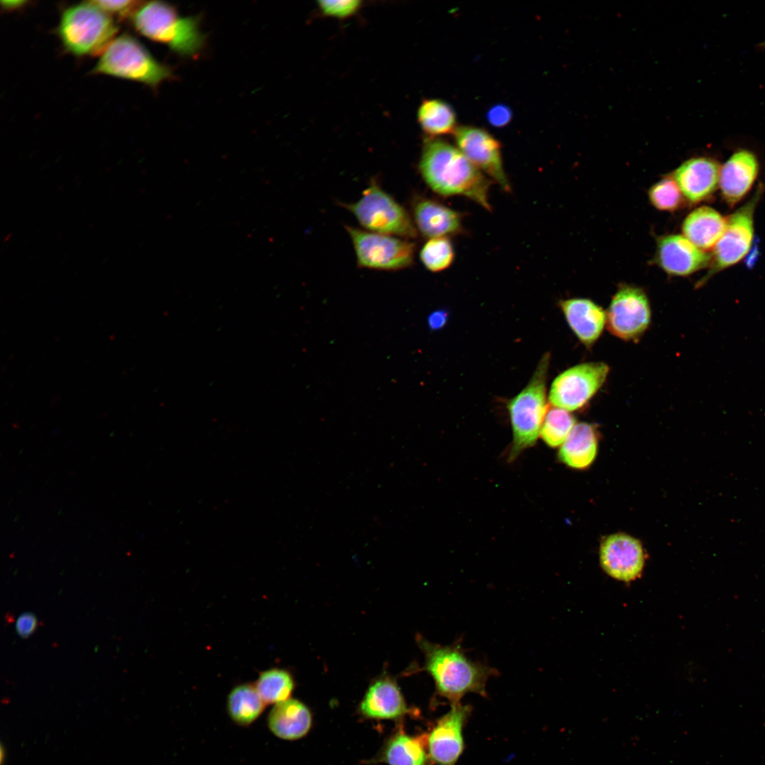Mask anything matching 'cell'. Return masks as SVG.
I'll return each instance as SVG.
<instances>
[{
  "mask_svg": "<svg viewBox=\"0 0 765 765\" xmlns=\"http://www.w3.org/2000/svg\"><path fill=\"white\" fill-rule=\"evenodd\" d=\"M130 19L137 33L181 57L197 56L205 45L200 18L183 16L168 3L141 1Z\"/></svg>",
  "mask_w": 765,
  "mask_h": 765,
  "instance_id": "3",
  "label": "cell"
},
{
  "mask_svg": "<svg viewBox=\"0 0 765 765\" xmlns=\"http://www.w3.org/2000/svg\"><path fill=\"white\" fill-rule=\"evenodd\" d=\"M416 640L424 654L423 669L433 679L438 695L451 705L470 693L487 696V681L498 674L497 669L470 659L458 640L449 645L431 642L421 635Z\"/></svg>",
  "mask_w": 765,
  "mask_h": 765,
  "instance_id": "2",
  "label": "cell"
},
{
  "mask_svg": "<svg viewBox=\"0 0 765 765\" xmlns=\"http://www.w3.org/2000/svg\"><path fill=\"white\" fill-rule=\"evenodd\" d=\"M426 737H411L399 732L391 737L383 748L380 760L389 765H426Z\"/></svg>",
  "mask_w": 765,
  "mask_h": 765,
  "instance_id": "25",
  "label": "cell"
},
{
  "mask_svg": "<svg viewBox=\"0 0 765 765\" xmlns=\"http://www.w3.org/2000/svg\"><path fill=\"white\" fill-rule=\"evenodd\" d=\"M550 358L548 353L544 354L527 385L508 402L513 431L511 460L533 446L540 434L548 412L546 382Z\"/></svg>",
  "mask_w": 765,
  "mask_h": 765,
  "instance_id": "6",
  "label": "cell"
},
{
  "mask_svg": "<svg viewBox=\"0 0 765 765\" xmlns=\"http://www.w3.org/2000/svg\"><path fill=\"white\" fill-rule=\"evenodd\" d=\"M575 424L569 411L553 407L547 412L540 435L547 445L557 447L565 441Z\"/></svg>",
  "mask_w": 765,
  "mask_h": 765,
  "instance_id": "29",
  "label": "cell"
},
{
  "mask_svg": "<svg viewBox=\"0 0 765 765\" xmlns=\"http://www.w3.org/2000/svg\"><path fill=\"white\" fill-rule=\"evenodd\" d=\"M712 256L684 236L666 235L659 239L656 252L658 265L667 273L684 276L707 266Z\"/></svg>",
  "mask_w": 765,
  "mask_h": 765,
  "instance_id": "15",
  "label": "cell"
},
{
  "mask_svg": "<svg viewBox=\"0 0 765 765\" xmlns=\"http://www.w3.org/2000/svg\"><path fill=\"white\" fill-rule=\"evenodd\" d=\"M416 117L426 137L437 138L454 133L458 128L453 108L441 99H424L418 108Z\"/></svg>",
  "mask_w": 765,
  "mask_h": 765,
  "instance_id": "26",
  "label": "cell"
},
{
  "mask_svg": "<svg viewBox=\"0 0 765 765\" xmlns=\"http://www.w3.org/2000/svg\"><path fill=\"white\" fill-rule=\"evenodd\" d=\"M511 118L510 108L504 105L492 107L487 113L488 121L494 126L502 127L507 125Z\"/></svg>",
  "mask_w": 765,
  "mask_h": 765,
  "instance_id": "34",
  "label": "cell"
},
{
  "mask_svg": "<svg viewBox=\"0 0 765 765\" xmlns=\"http://www.w3.org/2000/svg\"><path fill=\"white\" fill-rule=\"evenodd\" d=\"M454 139L456 147L480 171L506 193L511 186L505 172L500 142L487 130L475 126L458 127Z\"/></svg>",
  "mask_w": 765,
  "mask_h": 765,
  "instance_id": "11",
  "label": "cell"
},
{
  "mask_svg": "<svg viewBox=\"0 0 765 765\" xmlns=\"http://www.w3.org/2000/svg\"><path fill=\"white\" fill-rule=\"evenodd\" d=\"M346 229L351 239L358 266L398 271L413 264L415 244L409 239L351 226H346Z\"/></svg>",
  "mask_w": 765,
  "mask_h": 765,
  "instance_id": "8",
  "label": "cell"
},
{
  "mask_svg": "<svg viewBox=\"0 0 765 765\" xmlns=\"http://www.w3.org/2000/svg\"><path fill=\"white\" fill-rule=\"evenodd\" d=\"M727 219L715 209L701 206L693 210L682 225L684 236L700 249L714 247L722 237Z\"/></svg>",
  "mask_w": 765,
  "mask_h": 765,
  "instance_id": "22",
  "label": "cell"
},
{
  "mask_svg": "<svg viewBox=\"0 0 765 765\" xmlns=\"http://www.w3.org/2000/svg\"><path fill=\"white\" fill-rule=\"evenodd\" d=\"M682 193L672 176H667L650 188L648 196L652 205L662 211H674L682 204Z\"/></svg>",
  "mask_w": 765,
  "mask_h": 765,
  "instance_id": "30",
  "label": "cell"
},
{
  "mask_svg": "<svg viewBox=\"0 0 765 765\" xmlns=\"http://www.w3.org/2000/svg\"><path fill=\"white\" fill-rule=\"evenodd\" d=\"M720 167L713 159L704 157L691 158L682 163L672 174L683 196L691 203L708 198L719 183Z\"/></svg>",
  "mask_w": 765,
  "mask_h": 765,
  "instance_id": "17",
  "label": "cell"
},
{
  "mask_svg": "<svg viewBox=\"0 0 765 765\" xmlns=\"http://www.w3.org/2000/svg\"><path fill=\"white\" fill-rule=\"evenodd\" d=\"M761 46L765 48V41L761 42Z\"/></svg>",
  "mask_w": 765,
  "mask_h": 765,
  "instance_id": "37",
  "label": "cell"
},
{
  "mask_svg": "<svg viewBox=\"0 0 765 765\" xmlns=\"http://www.w3.org/2000/svg\"><path fill=\"white\" fill-rule=\"evenodd\" d=\"M598 448L594 427L588 423L576 424L559 451L560 459L568 466L584 469L594 461Z\"/></svg>",
  "mask_w": 765,
  "mask_h": 765,
  "instance_id": "23",
  "label": "cell"
},
{
  "mask_svg": "<svg viewBox=\"0 0 765 765\" xmlns=\"http://www.w3.org/2000/svg\"><path fill=\"white\" fill-rule=\"evenodd\" d=\"M652 317L649 299L640 288L623 284L613 295L606 312V326L611 334L623 341L639 339Z\"/></svg>",
  "mask_w": 765,
  "mask_h": 765,
  "instance_id": "10",
  "label": "cell"
},
{
  "mask_svg": "<svg viewBox=\"0 0 765 765\" xmlns=\"http://www.w3.org/2000/svg\"><path fill=\"white\" fill-rule=\"evenodd\" d=\"M754 154L747 149L735 152L720 168L719 184L722 194L730 205L740 201L750 190L758 174Z\"/></svg>",
  "mask_w": 765,
  "mask_h": 765,
  "instance_id": "19",
  "label": "cell"
},
{
  "mask_svg": "<svg viewBox=\"0 0 765 765\" xmlns=\"http://www.w3.org/2000/svg\"><path fill=\"white\" fill-rule=\"evenodd\" d=\"M118 30L113 18L89 1L62 11L57 35L65 51L85 57L100 55L117 36Z\"/></svg>",
  "mask_w": 765,
  "mask_h": 765,
  "instance_id": "5",
  "label": "cell"
},
{
  "mask_svg": "<svg viewBox=\"0 0 765 765\" xmlns=\"http://www.w3.org/2000/svg\"><path fill=\"white\" fill-rule=\"evenodd\" d=\"M367 231L403 239H414L418 232L408 212L375 181L356 202L344 203Z\"/></svg>",
  "mask_w": 765,
  "mask_h": 765,
  "instance_id": "7",
  "label": "cell"
},
{
  "mask_svg": "<svg viewBox=\"0 0 765 765\" xmlns=\"http://www.w3.org/2000/svg\"><path fill=\"white\" fill-rule=\"evenodd\" d=\"M455 256L453 244L448 237L427 239L419 253L423 265L434 273L443 271L450 267L454 261Z\"/></svg>",
  "mask_w": 765,
  "mask_h": 765,
  "instance_id": "28",
  "label": "cell"
},
{
  "mask_svg": "<svg viewBox=\"0 0 765 765\" xmlns=\"http://www.w3.org/2000/svg\"><path fill=\"white\" fill-rule=\"evenodd\" d=\"M448 319V313L443 310H437L430 314L428 318V324L431 329H438L443 327Z\"/></svg>",
  "mask_w": 765,
  "mask_h": 765,
  "instance_id": "35",
  "label": "cell"
},
{
  "mask_svg": "<svg viewBox=\"0 0 765 765\" xmlns=\"http://www.w3.org/2000/svg\"><path fill=\"white\" fill-rule=\"evenodd\" d=\"M564 317L578 340L586 347H591L606 326V312L594 301L586 298H570L560 302Z\"/></svg>",
  "mask_w": 765,
  "mask_h": 765,
  "instance_id": "18",
  "label": "cell"
},
{
  "mask_svg": "<svg viewBox=\"0 0 765 765\" xmlns=\"http://www.w3.org/2000/svg\"><path fill=\"white\" fill-rule=\"evenodd\" d=\"M600 561L603 569L611 577L630 582L642 572L645 554L638 540L627 534L616 533L602 542Z\"/></svg>",
  "mask_w": 765,
  "mask_h": 765,
  "instance_id": "14",
  "label": "cell"
},
{
  "mask_svg": "<svg viewBox=\"0 0 765 765\" xmlns=\"http://www.w3.org/2000/svg\"><path fill=\"white\" fill-rule=\"evenodd\" d=\"M264 702L254 684L244 683L232 688L227 698V712L232 721L240 727L252 725L264 713Z\"/></svg>",
  "mask_w": 765,
  "mask_h": 765,
  "instance_id": "24",
  "label": "cell"
},
{
  "mask_svg": "<svg viewBox=\"0 0 765 765\" xmlns=\"http://www.w3.org/2000/svg\"><path fill=\"white\" fill-rule=\"evenodd\" d=\"M610 371L604 362H586L573 366L552 381L549 401L553 407L569 412L584 407L605 383Z\"/></svg>",
  "mask_w": 765,
  "mask_h": 765,
  "instance_id": "9",
  "label": "cell"
},
{
  "mask_svg": "<svg viewBox=\"0 0 765 765\" xmlns=\"http://www.w3.org/2000/svg\"><path fill=\"white\" fill-rule=\"evenodd\" d=\"M360 710L364 716L378 720L397 719L409 712L397 683L387 676L369 686L361 702Z\"/></svg>",
  "mask_w": 765,
  "mask_h": 765,
  "instance_id": "20",
  "label": "cell"
},
{
  "mask_svg": "<svg viewBox=\"0 0 765 765\" xmlns=\"http://www.w3.org/2000/svg\"><path fill=\"white\" fill-rule=\"evenodd\" d=\"M412 211L417 232L428 239L463 232L462 214L437 200L417 196L412 202Z\"/></svg>",
  "mask_w": 765,
  "mask_h": 765,
  "instance_id": "16",
  "label": "cell"
},
{
  "mask_svg": "<svg viewBox=\"0 0 765 765\" xmlns=\"http://www.w3.org/2000/svg\"><path fill=\"white\" fill-rule=\"evenodd\" d=\"M91 73L141 83L153 89L174 77L170 67L158 61L128 33L117 35L110 42L99 55Z\"/></svg>",
  "mask_w": 765,
  "mask_h": 765,
  "instance_id": "4",
  "label": "cell"
},
{
  "mask_svg": "<svg viewBox=\"0 0 765 765\" xmlns=\"http://www.w3.org/2000/svg\"><path fill=\"white\" fill-rule=\"evenodd\" d=\"M759 193L727 219L725 231L715 246L714 260L705 280L740 261L749 250L754 236V211Z\"/></svg>",
  "mask_w": 765,
  "mask_h": 765,
  "instance_id": "12",
  "label": "cell"
},
{
  "mask_svg": "<svg viewBox=\"0 0 765 765\" xmlns=\"http://www.w3.org/2000/svg\"><path fill=\"white\" fill-rule=\"evenodd\" d=\"M425 183L441 196H463L492 211L489 190L492 181L458 149L437 137H426L418 164Z\"/></svg>",
  "mask_w": 765,
  "mask_h": 765,
  "instance_id": "1",
  "label": "cell"
},
{
  "mask_svg": "<svg viewBox=\"0 0 765 765\" xmlns=\"http://www.w3.org/2000/svg\"><path fill=\"white\" fill-rule=\"evenodd\" d=\"M254 685L266 705H275L290 698L295 688L292 675L279 668L261 672Z\"/></svg>",
  "mask_w": 765,
  "mask_h": 765,
  "instance_id": "27",
  "label": "cell"
},
{
  "mask_svg": "<svg viewBox=\"0 0 765 765\" xmlns=\"http://www.w3.org/2000/svg\"><path fill=\"white\" fill-rule=\"evenodd\" d=\"M267 726L271 732L284 740H296L305 736L312 726V715L301 701L289 698L273 706L268 713Z\"/></svg>",
  "mask_w": 765,
  "mask_h": 765,
  "instance_id": "21",
  "label": "cell"
},
{
  "mask_svg": "<svg viewBox=\"0 0 765 765\" xmlns=\"http://www.w3.org/2000/svg\"><path fill=\"white\" fill-rule=\"evenodd\" d=\"M111 17L120 19L130 18L141 1H91Z\"/></svg>",
  "mask_w": 765,
  "mask_h": 765,
  "instance_id": "32",
  "label": "cell"
},
{
  "mask_svg": "<svg viewBox=\"0 0 765 765\" xmlns=\"http://www.w3.org/2000/svg\"><path fill=\"white\" fill-rule=\"evenodd\" d=\"M317 6L322 15L338 19H345L355 15L361 8L360 0L318 1Z\"/></svg>",
  "mask_w": 765,
  "mask_h": 765,
  "instance_id": "31",
  "label": "cell"
},
{
  "mask_svg": "<svg viewBox=\"0 0 765 765\" xmlns=\"http://www.w3.org/2000/svg\"><path fill=\"white\" fill-rule=\"evenodd\" d=\"M28 4L27 1H1V6L4 11H11L21 9L26 6Z\"/></svg>",
  "mask_w": 765,
  "mask_h": 765,
  "instance_id": "36",
  "label": "cell"
},
{
  "mask_svg": "<svg viewBox=\"0 0 765 765\" xmlns=\"http://www.w3.org/2000/svg\"><path fill=\"white\" fill-rule=\"evenodd\" d=\"M37 624L38 621L33 613L30 612L23 613L18 616L16 620V632L22 638H27L34 632Z\"/></svg>",
  "mask_w": 765,
  "mask_h": 765,
  "instance_id": "33",
  "label": "cell"
},
{
  "mask_svg": "<svg viewBox=\"0 0 765 765\" xmlns=\"http://www.w3.org/2000/svg\"><path fill=\"white\" fill-rule=\"evenodd\" d=\"M471 708L453 704L440 718L426 738L429 759L436 765H455L464 749L463 730Z\"/></svg>",
  "mask_w": 765,
  "mask_h": 765,
  "instance_id": "13",
  "label": "cell"
}]
</instances>
